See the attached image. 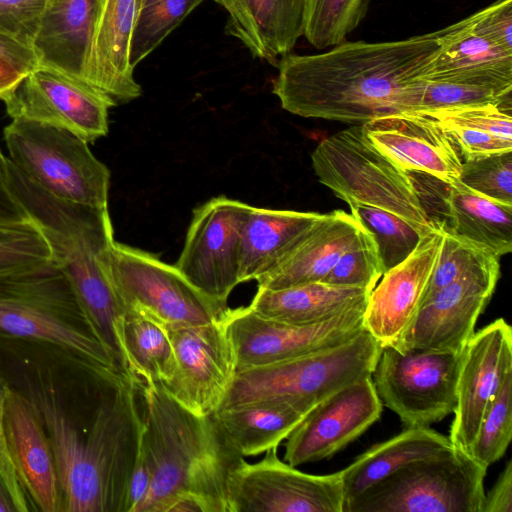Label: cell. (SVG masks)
<instances>
[{"label": "cell", "instance_id": "obj_9", "mask_svg": "<svg viewBox=\"0 0 512 512\" xmlns=\"http://www.w3.org/2000/svg\"><path fill=\"white\" fill-rule=\"evenodd\" d=\"M9 160L51 195L93 207H108L110 171L72 132L12 119L4 129Z\"/></svg>", "mask_w": 512, "mask_h": 512}, {"label": "cell", "instance_id": "obj_39", "mask_svg": "<svg viewBox=\"0 0 512 512\" xmlns=\"http://www.w3.org/2000/svg\"><path fill=\"white\" fill-rule=\"evenodd\" d=\"M512 437V374L486 410L468 454L487 468L506 452Z\"/></svg>", "mask_w": 512, "mask_h": 512}, {"label": "cell", "instance_id": "obj_29", "mask_svg": "<svg viewBox=\"0 0 512 512\" xmlns=\"http://www.w3.org/2000/svg\"><path fill=\"white\" fill-rule=\"evenodd\" d=\"M369 291L313 282L279 289L257 287L249 308L258 315L295 325L327 321L365 307Z\"/></svg>", "mask_w": 512, "mask_h": 512}, {"label": "cell", "instance_id": "obj_1", "mask_svg": "<svg viewBox=\"0 0 512 512\" xmlns=\"http://www.w3.org/2000/svg\"><path fill=\"white\" fill-rule=\"evenodd\" d=\"M0 377L51 443L64 512H129L144 382L60 346L12 338H0Z\"/></svg>", "mask_w": 512, "mask_h": 512}, {"label": "cell", "instance_id": "obj_20", "mask_svg": "<svg viewBox=\"0 0 512 512\" xmlns=\"http://www.w3.org/2000/svg\"><path fill=\"white\" fill-rule=\"evenodd\" d=\"M444 231L439 224L415 250L387 270L369 293L364 328L384 347H394L416 317L438 262Z\"/></svg>", "mask_w": 512, "mask_h": 512}, {"label": "cell", "instance_id": "obj_21", "mask_svg": "<svg viewBox=\"0 0 512 512\" xmlns=\"http://www.w3.org/2000/svg\"><path fill=\"white\" fill-rule=\"evenodd\" d=\"M368 140L409 173L446 184L459 180L462 159L451 138L434 121L416 112H399L361 125Z\"/></svg>", "mask_w": 512, "mask_h": 512}, {"label": "cell", "instance_id": "obj_43", "mask_svg": "<svg viewBox=\"0 0 512 512\" xmlns=\"http://www.w3.org/2000/svg\"><path fill=\"white\" fill-rule=\"evenodd\" d=\"M493 257L497 256L468 240L444 231L440 256L423 302L440 288Z\"/></svg>", "mask_w": 512, "mask_h": 512}, {"label": "cell", "instance_id": "obj_52", "mask_svg": "<svg viewBox=\"0 0 512 512\" xmlns=\"http://www.w3.org/2000/svg\"><path fill=\"white\" fill-rule=\"evenodd\" d=\"M0 512H17L11 494L0 474Z\"/></svg>", "mask_w": 512, "mask_h": 512}, {"label": "cell", "instance_id": "obj_18", "mask_svg": "<svg viewBox=\"0 0 512 512\" xmlns=\"http://www.w3.org/2000/svg\"><path fill=\"white\" fill-rule=\"evenodd\" d=\"M372 375L315 406L286 438L284 460L299 465L326 459L363 434L382 412Z\"/></svg>", "mask_w": 512, "mask_h": 512}, {"label": "cell", "instance_id": "obj_51", "mask_svg": "<svg viewBox=\"0 0 512 512\" xmlns=\"http://www.w3.org/2000/svg\"><path fill=\"white\" fill-rule=\"evenodd\" d=\"M29 72L27 68L0 56V100L3 101Z\"/></svg>", "mask_w": 512, "mask_h": 512}, {"label": "cell", "instance_id": "obj_40", "mask_svg": "<svg viewBox=\"0 0 512 512\" xmlns=\"http://www.w3.org/2000/svg\"><path fill=\"white\" fill-rule=\"evenodd\" d=\"M51 260L50 246L33 220L0 222V277Z\"/></svg>", "mask_w": 512, "mask_h": 512}, {"label": "cell", "instance_id": "obj_24", "mask_svg": "<svg viewBox=\"0 0 512 512\" xmlns=\"http://www.w3.org/2000/svg\"><path fill=\"white\" fill-rule=\"evenodd\" d=\"M361 229L351 213L338 209L322 214L277 265L256 280L257 287L279 289L321 282Z\"/></svg>", "mask_w": 512, "mask_h": 512}, {"label": "cell", "instance_id": "obj_48", "mask_svg": "<svg viewBox=\"0 0 512 512\" xmlns=\"http://www.w3.org/2000/svg\"><path fill=\"white\" fill-rule=\"evenodd\" d=\"M512 511V462H507L488 494H485L482 512Z\"/></svg>", "mask_w": 512, "mask_h": 512}, {"label": "cell", "instance_id": "obj_14", "mask_svg": "<svg viewBox=\"0 0 512 512\" xmlns=\"http://www.w3.org/2000/svg\"><path fill=\"white\" fill-rule=\"evenodd\" d=\"M250 208L225 196L211 198L197 207L174 264L195 288L223 305L240 284L241 233Z\"/></svg>", "mask_w": 512, "mask_h": 512}, {"label": "cell", "instance_id": "obj_49", "mask_svg": "<svg viewBox=\"0 0 512 512\" xmlns=\"http://www.w3.org/2000/svg\"><path fill=\"white\" fill-rule=\"evenodd\" d=\"M30 219L12 193L8 180V159L0 150V222Z\"/></svg>", "mask_w": 512, "mask_h": 512}, {"label": "cell", "instance_id": "obj_46", "mask_svg": "<svg viewBox=\"0 0 512 512\" xmlns=\"http://www.w3.org/2000/svg\"><path fill=\"white\" fill-rule=\"evenodd\" d=\"M6 397L7 387L0 377V474L11 494L17 512L34 511L21 487L6 444L4 425Z\"/></svg>", "mask_w": 512, "mask_h": 512}, {"label": "cell", "instance_id": "obj_36", "mask_svg": "<svg viewBox=\"0 0 512 512\" xmlns=\"http://www.w3.org/2000/svg\"><path fill=\"white\" fill-rule=\"evenodd\" d=\"M370 0H305L303 35L317 49L345 41L365 17Z\"/></svg>", "mask_w": 512, "mask_h": 512}, {"label": "cell", "instance_id": "obj_50", "mask_svg": "<svg viewBox=\"0 0 512 512\" xmlns=\"http://www.w3.org/2000/svg\"><path fill=\"white\" fill-rule=\"evenodd\" d=\"M0 56L32 71L39 66L37 55L30 43L0 31Z\"/></svg>", "mask_w": 512, "mask_h": 512}, {"label": "cell", "instance_id": "obj_45", "mask_svg": "<svg viewBox=\"0 0 512 512\" xmlns=\"http://www.w3.org/2000/svg\"><path fill=\"white\" fill-rule=\"evenodd\" d=\"M471 18L476 34L512 53V0H497Z\"/></svg>", "mask_w": 512, "mask_h": 512}, {"label": "cell", "instance_id": "obj_15", "mask_svg": "<svg viewBox=\"0 0 512 512\" xmlns=\"http://www.w3.org/2000/svg\"><path fill=\"white\" fill-rule=\"evenodd\" d=\"M3 103L12 119L62 128L88 143L108 133V112L116 106L85 80L42 65L30 71Z\"/></svg>", "mask_w": 512, "mask_h": 512}, {"label": "cell", "instance_id": "obj_23", "mask_svg": "<svg viewBox=\"0 0 512 512\" xmlns=\"http://www.w3.org/2000/svg\"><path fill=\"white\" fill-rule=\"evenodd\" d=\"M141 0H102L84 79L118 104L141 95L130 61L133 31Z\"/></svg>", "mask_w": 512, "mask_h": 512}, {"label": "cell", "instance_id": "obj_34", "mask_svg": "<svg viewBox=\"0 0 512 512\" xmlns=\"http://www.w3.org/2000/svg\"><path fill=\"white\" fill-rule=\"evenodd\" d=\"M122 342L129 371L144 383L166 384L175 371L174 350L161 323L126 311Z\"/></svg>", "mask_w": 512, "mask_h": 512}, {"label": "cell", "instance_id": "obj_3", "mask_svg": "<svg viewBox=\"0 0 512 512\" xmlns=\"http://www.w3.org/2000/svg\"><path fill=\"white\" fill-rule=\"evenodd\" d=\"M140 446L152 474L138 512H170L185 496L203 512H229L228 479L243 456L223 438L211 416L196 414L156 383H143Z\"/></svg>", "mask_w": 512, "mask_h": 512}, {"label": "cell", "instance_id": "obj_4", "mask_svg": "<svg viewBox=\"0 0 512 512\" xmlns=\"http://www.w3.org/2000/svg\"><path fill=\"white\" fill-rule=\"evenodd\" d=\"M8 180L28 217L43 232L52 261L69 279L100 339L128 372L122 342L126 310L110 269L115 240L108 207L57 198L24 176L9 159Z\"/></svg>", "mask_w": 512, "mask_h": 512}, {"label": "cell", "instance_id": "obj_5", "mask_svg": "<svg viewBox=\"0 0 512 512\" xmlns=\"http://www.w3.org/2000/svg\"><path fill=\"white\" fill-rule=\"evenodd\" d=\"M0 338L50 343L125 372L100 339L69 279L52 260L0 277Z\"/></svg>", "mask_w": 512, "mask_h": 512}, {"label": "cell", "instance_id": "obj_41", "mask_svg": "<svg viewBox=\"0 0 512 512\" xmlns=\"http://www.w3.org/2000/svg\"><path fill=\"white\" fill-rule=\"evenodd\" d=\"M384 269L372 235L362 226L353 244L339 258L323 283L373 290Z\"/></svg>", "mask_w": 512, "mask_h": 512}, {"label": "cell", "instance_id": "obj_11", "mask_svg": "<svg viewBox=\"0 0 512 512\" xmlns=\"http://www.w3.org/2000/svg\"><path fill=\"white\" fill-rule=\"evenodd\" d=\"M461 355L384 347L372 372L376 392L407 427H429L453 413Z\"/></svg>", "mask_w": 512, "mask_h": 512}, {"label": "cell", "instance_id": "obj_26", "mask_svg": "<svg viewBox=\"0 0 512 512\" xmlns=\"http://www.w3.org/2000/svg\"><path fill=\"white\" fill-rule=\"evenodd\" d=\"M101 1L47 0L32 41L39 65L85 80Z\"/></svg>", "mask_w": 512, "mask_h": 512}, {"label": "cell", "instance_id": "obj_2", "mask_svg": "<svg viewBox=\"0 0 512 512\" xmlns=\"http://www.w3.org/2000/svg\"><path fill=\"white\" fill-rule=\"evenodd\" d=\"M441 31L404 40L342 42L314 55L277 62L272 92L305 118L362 125L418 108L423 78L441 48Z\"/></svg>", "mask_w": 512, "mask_h": 512}, {"label": "cell", "instance_id": "obj_44", "mask_svg": "<svg viewBox=\"0 0 512 512\" xmlns=\"http://www.w3.org/2000/svg\"><path fill=\"white\" fill-rule=\"evenodd\" d=\"M47 0H0V31L32 45Z\"/></svg>", "mask_w": 512, "mask_h": 512}, {"label": "cell", "instance_id": "obj_12", "mask_svg": "<svg viewBox=\"0 0 512 512\" xmlns=\"http://www.w3.org/2000/svg\"><path fill=\"white\" fill-rule=\"evenodd\" d=\"M274 447L254 464L244 457L228 479L229 512H343L341 471L313 475L283 462Z\"/></svg>", "mask_w": 512, "mask_h": 512}, {"label": "cell", "instance_id": "obj_32", "mask_svg": "<svg viewBox=\"0 0 512 512\" xmlns=\"http://www.w3.org/2000/svg\"><path fill=\"white\" fill-rule=\"evenodd\" d=\"M416 112L445 131L463 161L512 150V100Z\"/></svg>", "mask_w": 512, "mask_h": 512}, {"label": "cell", "instance_id": "obj_37", "mask_svg": "<svg viewBox=\"0 0 512 512\" xmlns=\"http://www.w3.org/2000/svg\"><path fill=\"white\" fill-rule=\"evenodd\" d=\"M348 205L353 217L374 238L384 273L403 262L423 236L416 227L391 212L364 204Z\"/></svg>", "mask_w": 512, "mask_h": 512}, {"label": "cell", "instance_id": "obj_31", "mask_svg": "<svg viewBox=\"0 0 512 512\" xmlns=\"http://www.w3.org/2000/svg\"><path fill=\"white\" fill-rule=\"evenodd\" d=\"M452 446L449 437L430 427H407L392 438L373 445L341 470L345 503L406 465Z\"/></svg>", "mask_w": 512, "mask_h": 512}, {"label": "cell", "instance_id": "obj_30", "mask_svg": "<svg viewBox=\"0 0 512 512\" xmlns=\"http://www.w3.org/2000/svg\"><path fill=\"white\" fill-rule=\"evenodd\" d=\"M307 414L284 401H254L220 407L210 416L225 441L244 457L278 447Z\"/></svg>", "mask_w": 512, "mask_h": 512}, {"label": "cell", "instance_id": "obj_27", "mask_svg": "<svg viewBox=\"0 0 512 512\" xmlns=\"http://www.w3.org/2000/svg\"><path fill=\"white\" fill-rule=\"evenodd\" d=\"M321 216L317 212L251 206L241 233L240 283L271 271Z\"/></svg>", "mask_w": 512, "mask_h": 512}, {"label": "cell", "instance_id": "obj_28", "mask_svg": "<svg viewBox=\"0 0 512 512\" xmlns=\"http://www.w3.org/2000/svg\"><path fill=\"white\" fill-rule=\"evenodd\" d=\"M440 194L443 218L435 222L497 257L512 250V204L481 195L459 180Z\"/></svg>", "mask_w": 512, "mask_h": 512}, {"label": "cell", "instance_id": "obj_7", "mask_svg": "<svg viewBox=\"0 0 512 512\" xmlns=\"http://www.w3.org/2000/svg\"><path fill=\"white\" fill-rule=\"evenodd\" d=\"M382 349L364 329L332 348L239 369L220 407L254 401H284L309 413L338 390L372 375Z\"/></svg>", "mask_w": 512, "mask_h": 512}, {"label": "cell", "instance_id": "obj_38", "mask_svg": "<svg viewBox=\"0 0 512 512\" xmlns=\"http://www.w3.org/2000/svg\"><path fill=\"white\" fill-rule=\"evenodd\" d=\"M204 0H141L130 50L135 68Z\"/></svg>", "mask_w": 512, "mask_h": 512}, {"label": "cell", "instance_id": "obj_22", "mask_svg": "<svg viewBox=\"0 0 512 512\" xmlns=\"http://www.w3.org/2000/svg\"><path fill=\"white\" fill-rule=\"evenodd\" d=\"M4 425L12 464L34 511L64 512L51 443L27 402L8 387Z\"/></svg>", "mask_w": 512, "mask_h": 512}, {"label": "cell", "instance_id": "obj_16", "mask_svg": "<svg viewBox=\"0 0 512 512\" xmlns=\"http://www.w3.org/2000/svg\"><path fill=\"white\" fill-rule=\"evenodd\" d=\"M221 319L165 326L174 350L175 371L161 386L184 407L202 416L220 407L237 370Z\"/></svg>", "mask_w": 512, "mask_h": 512}, {"label": "cell", "instance_id": "obj_10", "mask_svg": "<svg viewBox=\"0 0 512 512\" xmlns=\"http://www.w3.org/2000/svg\"><path fill=\"white\" fill-rule=\"evenodd\" d=\"M110 269L125 310L164 326L215 322L229 308L200 292L175 265L138 248L115 242Z\"/></svg>", "mask_w": 512, "mask_h": 512}, {"label": "cell", "instance_id": "obj_13", "mask_svg": "<svg viewBox=\"0 0 512 512\" xmlns=\"http://www.w3.org/2000/svg\"><path fill=\"white\" fill-rule=\"evenodd\" d=\"M365 307L309 325L265 318L249 306L228 308L221 320L239 370L290 360L345 343L365 329Z\"/></svg>", "mask_w": 512, "mask_h": 512}, {"label": "cell", "instance_id": "obj_47", "mask_svg": "<svg viewBox=\"0 0 512 512\" xmlns=\"http://www.w3.org/2000/svg\"><path fill=\"white\" fill-rule=\"evenodd\" d=\"M151 484V470L144 452L139 446L129 484V512H138L150 492Z\"/></svg>", "mask_w": 512, "mask_h": 512}, {"label": "cell", "instance_id": "obj_19", "mask_svg": "<svg viewBox=\"0 0 512 512\" xmlns=\"http://www.w3.org/2000/svg\"><path fill=\"white\" fill-rule=\"evenodd\" d=\"M510 374L512 328L498 318L474 332L462 352L449 435L454 447L469 452L486 410Z\"/></svg>", "mask_w": 512, "mask_h": 512}, {"label": "cell", "instance_id": "obj_42", "mask_svg": "<svg viewBox=\"0 0 512 512\" xmlns=\"http://www.w3.org/2000/svg\"><path fill=\"white\" fill-rule=\"evenodd\" d=\"M459 181L481 195L512 204V151L462 161Z\"/></svg>", "mask_w": 512, "mask_h": 512}, {"label": "cell", "instance_id": "obj_35", "mask_svg": "<svg viewBox=\"0 0 512 512\" xmlns=\"http://www.w3.org/2000/svg\"><path fill=\"white\" fill-rule=\"evenodd\" d=\"M440 31L441 48L424 78L479 69H512V53L476 34L471 16Z\"/></svg>", "mask_w": 512, "mask_h": 512}, {"label": "cell", "instance_id": "obj_25", "mask_svg": "<svg viewBox=\"0 0 512 512\" xmlns=\"http://www.w3.org/2000/svg\"><path fill=\"white\" fill-rule=\"evenodd\" d=\"M228 13L226 33L250 53L277 63L303 35L305 0H214Z\"/></svg>", "mask_w": 512, "mask_h": 512}, {"label": "cell", "instance_id": "obj_17", "mask_svg": "<svg viewBox=\"0 0 512 512\" xmlns=\"http://www.w3.org/2000/svg\"><path fill=\"white\" fill-rule=\"evenodd\" d=\"M499 259L474 267L425 300L393 348L462 353L496 288Z\"/></svg>", "mask_w": 512, "mask_h": 512}, {"label": "cell", "instance_id": "obj_8", "mask_svg": "<svg viewBox=\"0 0 512 512\" xmlns=\"http://www.w3.org/2000/svg\"><path fill=\"white\" fill-rule=\"evenodd\" d=\"M486 472L452 446L396 471L347 501L343 512H482Z\"/></svg>", "mask_w": 512, "mask_h": 512}, {"label": "cell", "instance_id": "obj_33", "mask_svg": "<svg viewBox=\"0 0 512 512\" xmlns=\"http://www.w3.org/2000/svg\"><path fill=\"white\" fill-rule=\"evenodd\" d=\"M512 100V69H479L423 78L415 110L457 107Z\"/></svg>", "mask_w": 512, "mask_h": 512}, {"label": "cell", "instance_id": "obj_6", "mask_svg": "<svg viewBox=\"0 0 512 512\" xmlns=\"http://www.w3.org/2000/svg\"><path fill=\"white\" fill-rule=\"evenodd\" d=\"M311 162L319 182L347 204L391 212L423 235L436 227L411 174L380 152L361 125H352L321 140L311 154Z\"/></svg>", "mask_w": 512, "mask_h": 512}]
</instances>
